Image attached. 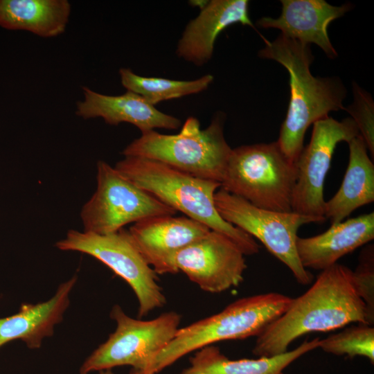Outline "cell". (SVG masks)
<instances>
[{"instance_id": "cell-19", "label": "cell", "mask_w": 374, "mask_h": 374, "mask_svg": "<svg viewBox=\"0 0 374 374\" xmlns=\"http://www.w3.org/2000/svg\"><path fill=\"white\" fill-rule=\"evenodd\" d=\"M349 159L337 192L325 203L324 217L331 224L344 221L358 208L374 202V165L363 138L348 143Z\"/></svg>"}, {"instance_id": "cell-9", "label": "cell", "mask_w": 374, "mask_h": 374, "mask_svg": "<svg viewBox=\"0 0 374 374\" xmlns=\"http://www.w3.org/2000/svg\"><path fill=\"white\" fill-rule=\"evenodd\" d=\"M55 246L62 251L93 257L127 282L138 299L139 318L166 304L157 274L142 256L128 231L122 229L112 233L97 234L71 229Z\"/></svg>"}, {"instance_id": "cell-18", "label": "cell", "mask_w": 374, "mask_h": 374, "mask_svg": "<svg viewBox=\"0 0 374 374\" xmlns=\"http://www.w3.org/2000/svg\"><path fill=\"white\" fill-rule=\"evenodd\" d=\"M77 282V276L61 283L49 300L23 303L17 313L0 318V347L19 339L31 349L39 348L44 338L51 337L69 305V296Z\"/></svg>"}, {"instance_id": "cell-3", "label": "cell", "mask_w": 374, "mask_h": 374, "mask_svg": "<svg viewBox=\"0 0 374 374\" xmlns=\"http://www.w3.org/2000/svg\"><path fill=\"white\" fill-rule=\"evenodd\" d=\"M114 168L177 212L226 235L244 255L258 253L260 247L253 237L219 215L214 195L221 187L220 182L196 177L159 161L141 157H125Z\"/></svg>"}, {"instance_id": "cell-12", "label": "cell", "mask_w": 374, "mask_h": 374, "mask_svg": "<svg viewBox=\"0 0 374 374\" xmlns=\"http://www.w3.org/2000/svg\"><path fill=\"white\" fill-rule=\"evenodd\" d=\"M244 254L229 238L210 230L181 249L176 256L178 271L202 290L220 293L238 286L247 269Z\"/></svg>"}, {"instance_id": "cell-5", "label": "cell", "mask_w": 374, "mask_h": 374, "mask_svg": "<svg viewBox=\"0 0 374 374\" xmlns=\"http://www.w3.org/2000/svg\"><path fill=\"white\" fill-rule=\"evenodd\" d=\"M224 121L223 114H218L202 130L199 120L190 116L178 134H163L155 130L141 132L121 154L159 161L196 177L221 184L232 150L224 136Z\"/></svg>"}, {"instance_id": "cell-8", "label": "cell", "mask_w": 374, "mask_h": 374, "mask_svg": "<svg viewBox=\"0 0 374 374\" xmlns=\"http://www.w3.org/2000/svg\"><path fill=\"white\" fill-rule=\"evenodd\" d=\"M111 317L116 328L84 362L80 373L130 366L129 374L144 371L155 356L173 339L179 328L181 315L175 312L142 321L127 315L116 305Z\"/></svg>"}, {"instance_id": "cell-21", "label": "cell", "mask_w": 374, "mask_h": 374, "mask_svg": "<svg viewBox=\"0 0 374 374\" xmlns=\"http://www.w3.org/2000/svg\"><path fill=\"white\" fill-rule=\"evenodd\" d=\"M70 14L66 0H0V26L42 37L63 33Z\"/></svg>"}, {"instance_id": "cell-16", "label": "cell", "mask_w": 374, "mask_h": 374, "mask_svg": "<svg viewBox=\"0 0 374 374\" xmlns=\"http://www.w3.org/2000/svg\"><path fill=\"white\" fill-rule=\"evenodd\" d=\"M83 99L76 104V114L84 118H102L110 125L128 123L141 132L156 128L177 130L179 118L158 110L141 96L127 91L119 96H109L82 87Z\"/></svg>"}, {"instance_id": "cell-11", "label": "cell", "mask_w": 374, "mask_h": 374, "mask_svg": "<svg viewBox=\"0 0 374 374\" xmlns=\"http://www.w3.org/2000/svg\"><path fill=\"white\" fill-rule=\"evenodd\" d=\"M359 135L358 128L350 117L339 121L328 116L313 123L310 141L303 147L296 162L297 175L292 212L324 217V181L335 149L338 143H348Z\"/></svg>"}, {"instance_id": "cell-27", "label": "cell", "mask_w": 374, "mask_h": 374, "mask_svg": "<svg viewBox=\"0 0 374 374\" xmlns=\"http://www.w3.org/2000/svg\"><path fill=\"white\" fill-rule=\"evenodd\" d=\"M80 374H82V373H80Z\"/></svg>"}, {"instance_id": "cell-26", "label": "cell", "mask_w": 374, "mask_h": 374, "mask_svg": "<svg viewBox=\"0 0 374 374\" xmlns=\"http://www.w3.org/2000/svg\"><path fill=\"white\" fill-rule=\"evenodd\" d=\"M98 374H114L112 369H105L99 371Z\"/></svg>"}, {"instance_id": "cell-6", "label": "cell", "mask_w": 374, "mask_h": 374, "mask_svg": "<svg viewBox=\"0 0 374 374\" xmlns=\"http://www.w3.org/2000/svg\"><path fill=\"white\" fill-rule=\"evenodd\" d=\"M296 175L277 141L242 145L232 149L221 187L256 207L289 213Z\"/></svg>"}, {"instance_id": "cell-13", "label": "cell", "mask_w": 374, "mask_h": 374, "mask_svg": "<svg viewBox=\"0 0 374 374\" xmlns=\"http://www.w3.org/2000/svg\"><path fill=\"white\" fill-rule=\"evenodd\" d=\"M211 229L186 216H154L134 223L128 230L136 248L157 274L179 272L178 252Z\"/></svg>"}, {"instance_id": "cell-23", "label": "cell", "mask_w": 374, "mask_h": 374, "mask_svg": "<svg viewBox=\"0 0 374 374\" xmlns=\"http://www.w3.org/2000/svg\"><path fill=\"white\" fill-rule=\"evenodd\" d=\"M319 348L326 353L350 357L362 356L374 362V328L358 323L319 339Z\"/></svg>"}, {"instance_id": "cell-15", "label": "cell", "mask_w": 374, "mask_h": 374, "mask_svg": "<svg viewBox=\"0 0 374 374\" xmlns=\"http://www.w3.org/2000/svg\"><path fill=\"white\" fill-rule=\"evenodd\" d=\"M282 12L277 18L265 17L256 25L276 28L283 35L303 44L317 45L330 59L337 53L330 40L328 27L350 8V3L332 6L323 0H282Z\"/></svg>"}, {"instance_id": "cell-2", "label": "cell", "mask_w": 374, "mask_h": 374, "mask_svg": "<svg viewBox=\"0 0 374 374\" xmlns=\"http://www.w3.org/2000/svg\"><path fill=\"white\" fill-rule=\"evenodd\" d=\"M265 44L259 56L276 61L289 73L290 99L277 143L296 163L309 126L332 111L345 109L346 89L338 77H314L311 73L314 56L310 45L282 34L272 42L266 39Z\"/></svg>"}, {"instance_id": "cell-7", "label": "cell", "mask_w": 374, "mask_h": 374, "mask_svg": "<svg viewBox=\"0 0 374 374\" xmlns=\"http://www.w3.org/2000/svg\"><path fill=\"white\" fill-rule=\"evenodd\" d=\"M214 202L223 220L260 240L290 269L299 283L312 282V274L303 267L298 256L297 232L304 224L326 221L324 217L260 208L222 187L216 191Z\"/></svg>"}, {"instance_id": "cell-14", "label": "cell", "mask_w": 374, "mask_h": 374, "mask_svg": "<svg viewBox=\"0 0 374 374\" xmlns=\"http://www.w3.org/2000/svg\"><path fill=\"white\" fill-rule=\"evenodd\" d=\"M236 23L258 32L249 15L247 0L207 1L199 14L186 25L177 44V55L196 66L206 64L212 57L217 36Z\"/></svg>"}, {"instance_id": "cell-24", "label": "cell", "mask_w": 374, "mask_h": 374, "mask_svg": "<svg viewBox=\"0 0 374 374\" xmlns=\"http://www.w3.org/2000/svg\"><path fill=\"white\" fill-rule=\"evenodd\" d=\"M353 102L345 107L355 121L368 150L374 157V103L371 95L357 84L353 86Z\"/></svg>"}, {"instance_id": "cell-20", "label": "cell", "mask_w": 374, "mask_h": 374, "mask_svg": "<svg viewBox=\"0 0 374 374\" xmlns=\"http://www.w3.org/2000/svg\"><path fill=\"white\" fill-rule=\"evenodd\" d=\"M319 338L305 341L294 350L272 357L231 360L217 347L207 346L190 358V366L179 374H283L290 364L319 348Z\"/></svg>"}, {"instance_id": "cell-1", "label": "cell", "mask_w": 374, "mask_h": 374, "mask_svg": "<svg viewBox=\"0 0 374 374\" xmlns=\"http://www.w3.org/2000/svg\"><path fill=\"white\" fill-rule=\"evenodd\" d=\"M373 322L356 290L353 271L335 263L292 299L286 311L257 337L252 351L256 356L272 357L287 352L292 342L303 335L331 331L351 323L373 326Z\"/></svg>"}, {"instance_id": "cell-25", "label": "cell", "mask_w": 374, "mask_h": 374, "mask_svg": "<svg viewBox=\"0 0 374 374\" xmlns=\"http://www.w3.org/2000/svg\"><path fill=\"white\" fill-rule=\"evenodd\" d=\"M356 290L374 319V247H364L359 256L358 265L353 271Z\"/></svg>"}, {"instance_id": "cell-4", "label": "cell", "mask_w": 374, "mask_h": 374, "mask_svg": "<svg viewBox=\"0 0 374 374\" xmlns=\"http://www.w3.org/2000/svg\"><path fill=\"white\" fill-rule=\"evenodd\" d=\"M292 299L278 292L238 299L219 313L179 328L147 368L136 374H157L185 355L218 341L257 337L286 311Z\"/></svg>"}, {"instance_id": "cell-17", "label": "cell", "mask_w": 374, "mask_h": 374, "mask_svg": "<svg viewBox=\"0 0 374 374\" xmlns=\"http://www.w3.org/2000/svg\"><path fill=\"white\" fill-rule=\"evenodd\" d=\"M374 238V213L332 224L325 232L296 240L299 258L305 269L323 270Z\"/></svg>"}, {"instance_id": "cell-22", "label": "cell", "mask_w": 374, "mask_h": 374, "mask_svg": "<svg viewBox=\"0 0 374 374\" xmlns=\"http://www.w3.org/2000/svg\"><path fill=\"white\" fill-rule=\"evenodd\" d=\"M119 75L121 84L127 91L141 96L154 106L163 100L202 92L213 80V76L211 74L193 80L144 77L134 73L128 68L120 69Z\"/></svg>"}, {"instance_id": "cell-10", "label": "cell", "mask_w": 374, "mask_h": 374, "mask_svg": "<svg viewBox=\"0 0 374 374\" xmlns=\"http://www.w3.org/2000/svg\"><path fill=\"white\" fill-rule=\"evenodd\" d=\"M96 181L95 193L80 211L84 231L109 234L130 223L177 213L104 161L97 163Z\"/></svg>"}]
</instances>
